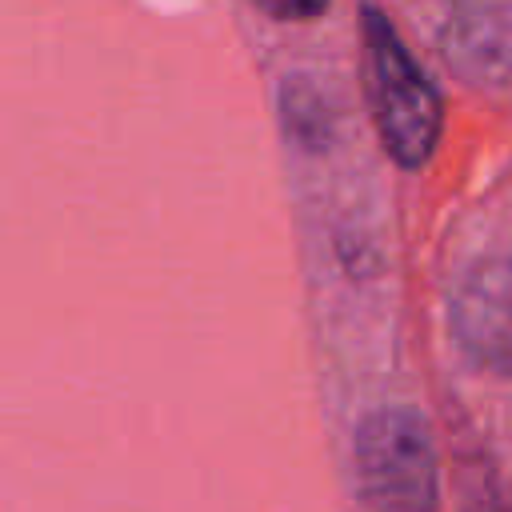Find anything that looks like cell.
Instances as JSON below:
<instances>
[{"label":"cell","mask_w":512,"mask_h":512,"mask_svg":"<svg viewBox=\"0 0 512 512\" xmlns=\"http://www.w3.org/2000/svg\"><path fill=\"white\" fill-rule=\"evenodd\" d=\"M360 48H364V96L376 120L380 144L400 168H420L444 124V104L432 76L404 48L392 20L364 4L360 8Z\"/></svg>","instance_id":"obj_1"},{"label":"cell","mask_w":512,"mask_h":512,"mask_svg":"<svg viewBox=\"0 0 512 512\" xmlns=\"http://www.w3.org/2000/svg\"><path fill=\"white\" fill-rule=\"evenodd\" d=\"M356 480L372 512H436V448L416 408H372L356 424Z\"/></svg>","instance_id":"obj_2"},{"label":"cell","mask_w":512,"mask_h":512,"mask_svg":"<svg viewBox=\"0 0 512 512\" xmlns=\"http://www.w3.org/2000/svg\"><path fill=\"white\" fill-rule=\"evenodd\" d=\"M456 332L488 364L512 368V268L480 264L456 288Z\"/></svg>","instance_id":"obj_3"},{"label":"cell","mask_w":512,"mask_h":512,"mask_svg":"<svg viewBox=\"0 0 512 512\" xmlns=\"http://www.w3.org/2000/svg\"><path fill=\"white\" fill-rule=\"evenodd\" d=\"M328 4H316V0H308V4H272V0H260V12L264 16H272V20H308V16H320Z\"/></svg>","instance_id":"obj_4"}]
</instances>
